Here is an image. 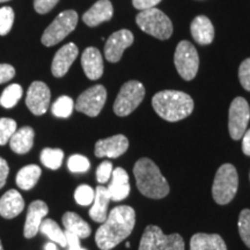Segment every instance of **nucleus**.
<instances>
[{"label": "nucleus", "instance_id": "nucleus-15", "mask_svg": "<svg viewBox=\"0 0 250 250\" xmlns=\"http://www.w3.org/2000/svg\"><path fill=\"white\" fill-rule=\"evenodd\" d=\"M79 50L74 43H67L56 52L51 65V72L56 78H62L67 73L71 65L76 61Z\"/></svg>", "mask_w": 250, "mask_h": 250}, {"label": "nucleus", "instance_id": "nucleus-16", "mask_svg": "<svg viewBox=\"0 0 250 250\" xmlns=\"http://www.w3.org/2000/svg\"><path fill=\"white\" fill-rule=\"evenodd\" d=\"M49 213V208L43 201H34L28 208L23 234L26 239H33L40 232L43 218Z\"/></svg>", "mask_w": 250, "mask_h": 250}, {"label": "nucleus", "instance_id": "nucleus-35", "mask_svg": "<svg viewBox=\"0 0 250 250\" xmlns=\"http://www.w3.org/2000/svg\"><path fill=\"white\" fill-rule=\"evenodd\" d=\"M67 167L72 173H86L89 169L90 164L86 156L80 154L71 155L67 161Z\"/></svg>", "mask_w": 250, "mask_h": 250}, {"label": "nucleus", "instance_id": "nucleus-43", "mask_svg": "<svg viewBox=\"0 0 250 250\" xmlns=\"http://www.w3.org/2000/svg\"><path fill=\"white\" fill-rule=\"evenodd\" d=\"M242 152L250 156V129L247 130L242 136Z\"/></svg>", "mask_w": 250, "mask_h": 250}, {"label": "nucleus", "instance_id": "nucleus-20", "mask_svg": "<svg viewBox=\"0 0 250 250\" xmlns=\"http://www.w3.org/2000/svg\"><path fill=\"white\" fill-rule=\"evenodd\" d=\"M24 208V201L20 192L12 189L5 192L0 198V215L5 219L18 217Z\"/></svg>", "mask_w": 250, "mask_h": 250}, {"label": "nucleus", "instance_id": "nucleus-27", "mask_svg": "<svg viewBox=\"0 0 250 250\" xmlns=\"http://www.w3.org/2000/svg\"><path fill=\"white\" fill-rule=\"evenodd\" d=\"M40 232L44 234L52 242L57 243V245L62 247V248L67 247V240L65 232H62V228L52 219H46V220L42 221V224L40 226Z\"/></svg>", "mask_w": 250, "mask_h": 250}, {"label": "nucleus", "instance_id": "nucleus-41", "mask_svg": "<svg viewBox=\"0 0 250 250\" xmlns=\"http://www.w3.org/2000/svg\"><path fill=\"white\" fill-rule=\"evenodd\" d=\"M65 235H66L68 250H86L80 246V239L77 235H74V234L70 232H66V230H65Z\"/></svg>", "mask_w": 250, "mask_h": 250}, {"label": "nucleus", "instance_id": "nucleus-8", "mask_svg": "<svg viewBox=\"0 0 250 250\" xmlns=\"http://www.w3.org/2000/svg\"><path fill=\"white\" fill-rule=\"evenodd\" d=\"M78 24V13L73 9L62 12L42 35V43L45 46H54L62 42L68 34L76 29Z\"/></svg>", "mask_w": 250, "mask_h": 250}, {"label": "nucleus", "instance_id": "nucleus-17", "mask_svg": "<svg viewBox=\"0 0 250 250\" xmlns=\"http://www.w3.org/2000/svg\"><path fill=\"white\" fill-rule=\"evenodd\" d=\"M110 199L114 202H121L130 195L129 175L123 168H116L112 170L111 182L107 188Z\"/></svg>", "mask_w": 250, "mask_h": 250}, {"label": "nucleus", "instance_id": "nucleus-36", "mask_svg": "<svg viewBox=\"0 0 250 250\" xmlns=\"http://www.w3.org/2000/svg\"><path fill=\"white\" fill-rule=\"evenodd\" d=\"M112 164L110 161H103L96 169V180L99 183L104 184L111 179L112 174Z\"/></svg>", "mask_w": 250, "mask_h": 250}, {"label": "nucleus", "instance_id": "nucleus-12", "mask_svg": "<svg viewBox=\"0 0 250 250\" xmlns=\"http://www.w3.org/2000/svg\"><path fill=\"white\" fill-rule=\"evenodd\" d=\"M50 93L49 87L42 81H34L28 89L26 104L29 110L36 116L45 114L50 104Z\"/></svg>", "mask_w": 250, "mask_h": 250}, {"label": "nucleus", "instance_id": "nucleus-14", "mask_svg": "<svg viewBox=\"0 0 250 250\" xmlns=\"http://www.w3.org/2000/svg\"><path fill=\"white\" fill-rule=\"evenodd\" d=\"M129 148V140L123 134L101 139L95 144V155L98 158L116 159L123 155Z\"/></svg>", "mask_w": 250, "mask_h": 250}, {"label": "nucleus", "instance_id": "nucleus-18", "mask_svg": "<svg viewBox=\"0 0 250 250\" xmlns=\"http://www.w3.org/2000/svg\"><path fill=\"white\" fill-rule=\"evenodd\" d=\"M81 66L88 79H100L103 74V59L101 52L93 46L87 48L81 56Z\"/></svg>", "mask_w": 250, "mask_h": 250}, {"label": "nucleus", "instance_id": "nucleus-11", "mask_svg": "<svg viewBox=\"0 0 250 250\" xmlns=\"http://www.w3.org/2000/svg\"><path fill=\"white\" fill-rule=\"evenodd\" d=\"M107 100V89L102 85H95L81 93L74 108L89 117H96L104 107Z\"/></svg>", "mask_w": 250, "mask_h": 250}, {"label": "nucleus", "instance_id": "nucleus-32", "mask_svg": "<svg viewBox=\"0 0 250 250\" xmlns=\"http://www.w3.org/2000/svg\"><path fill=\"white\" fill-rule=\"evenodd\" d=\"M14 11L12 7L5 6L0 8V36H5L11 31L14 22Z\"/></svg>", "mask_w": 250, "mask_h": 250}, {"label": "nucleus", "instance_id": "nucleus-45", "mask_svg": "<svg viewBox=\"0 0 250 250\" xmlns=\"http://www.w3.org/2000/svg\"><path fill=\"white\" fill-rule=\"evenodd\" d=\"M0 250H4V248H2V245H1V240H0Z\"/></svg>", "mask_w": 250, "mask_h": 250}, {"label": "nucleus", "instance_id": "nucleus-9", "mask_svg": "<svg viewBox=\"0 0 250 250\" xmlns=\"http://www.w3.org/2000/svg\"><path fill=\"white\" fill-rule=\"evenodd\" d=\"M175 67L184 80H192L199 67V57L197 50L189 41L180 42L175 50Z\"/></svg>", "mask_w": 250, "mask_h": 250}, {"label": "nucleus", "instance_id": "nucleus-23", "mask_svg": "<svg viewBox=\"0 0 250 250\" xmlns=\"http://www.w3.org/2000/svg\"><path fill=\"white\" fill-rule=\"evenodd\" d=\"M35 131L30 126H23L14 132L9 139V147L17 154H26L33 148Z\"/></svg>", "mask_w": 250, "mask_h": 250}, {"label": "nucleus", "instance_id": "nucleus-31", "mask_svg": "<svg viewBox=\"0 0 250 250\" xmlns=\"http://www.w3.org/2000/svg\"><path fill=\"white\" fill-rule=\"evenodd\" d=\"M17 130L18 125L14 120H12V118H0V145H6Z\"/></svg>", "mask_w": 250, "mask_h": 250}, {"label": "nucleus", "instance_id": "nucleus-44", "mask_svg": "<svg viewBox=\"0 0 250 250\" xmlns=\"http://www.w3.org/2000/svg\"><path fill=\"white\" fill-rule=\"evenodd\" d=\"M44 250H58L55 242H49L44 246Z\"/></svg>", "mask_w": 250, "mask_h": 250}, {"label": "nucleus", "instance_id": "nucleus-42", "mask_svg": "<svg viewBox=\"0 0 250 250\" xmlns=\"http://www.w3.org/2000/svg\"><path fill=\"white\" fill-rule=\"evenodd\" d=\"M8 174H9V167H8L7 161L0 156V189L4 188V186L6 184Z\"/></svg>", "mask_w": 250, "mask_h": 250}, {"label": "nucleus", "instance_id": "nucleus-39", "mask_svg": "<svg viewBox=\"0 0 250 250\" xmlns=\"http://www.w3.org/2000/svg\"><path fill=\"white\" fill-rule=\"evenodd\" d=\"M15 76V68L9 64H0V85L12 80Z\"/></svg>", "mask_w": 250, "mask_h": 250}, {"label": "nucleus", "instance_id": "nucleus-4", "mask_svg": "<svg viewBox=\"0 0 250 250\" xmlns=\"http://www.w3.org/2000/svg\"><path fill=\"white\" fill-rule=\"evenodd\" d=\"M239 188V175L230 164L219 167L212 186V197L219 205H226L233 201Z\"/></svg>", "mask_w": 250, "mask_h": 250}, {"label": "nucleus", "instance_id": "nucleus-1", "mask_svg": "<svg viewBox=\"0 0 250 250\" xmlns=\"http://www.w3.org/2000/svg\"><path fill=\"white\" fill-rule=\"evenodd\" d=\"M136 212L131 206L120 205L108 213L95 234V242L101 250H111L132 233Z\"/></svg>", "mask_w": 250, "mask_h": 250}, {"label": "nucleus", "instance_id": "nucleus-22", "mask_svg": "<svg viewBox=\"0 0 250 250\" xmlns=\"http://www.w3.org/2000/svg\"><path fill=\"white\" fill-rule=\"evenodd\" d=\"M190 30H191L193 40L201 45L210 44L214 39L213 24H212L210 19L204 17V15L193 19Z\"/></svg>", "mask_w": 250, "mask_h": 250}, {"label": "nucleus", "instance_id": "nucleus-6", "mask_svg": "<svg viewBox=\"0 0 250 250\" xmlns=\"http://www.w3.org/2000/svg\"><path fill=\"white\" fill-rule=\"evenodd\" d=\"M183 237L174 233L165 235L160 227L149 225L145 228L140 239L139 250H184Z\"/></svg>", "mask_w": 250, "mask_h": 250}, {"label": "nucleus", "instance_id": "nucleus-29", "mask_svg": "<svg viewBox=\"0 0 250 250\" xmlns=\"http://www.w3.org/2000/svg\"><path fill=\"white\" fill-rule=\"evenodd\" d=\"M64 159V152L59 148H44L41 152V162L49 169L56 170L61 168Z\"/></svg>", "mask_w": 250, "mask_h": 250}, {"label": "nucleus", "instance_id": "nucleus-47", "mask_svg": "<svg viewBox=\"0 0 250 250\" xmlns=\"http://www.w3.org/2000/svg\"><path fill=\"white\" fill-rule=\"evenodd\" d=\"M5 1H8V0H0V2H5Z\"/></svg>", "mask_w": 250, "mask_h": 250}, {"label": "nucleus", "instance_id": "nucleus-34", "mask_svg": "<svg viewBox=\"0 0 250 250\" xmlns=\"http://www.w3.org/2000/svg\"><path fill=\"white\" fill-rule=\"evenodd\" d=\"M95 191L87 184H81L74 191V199L81 206H88L93 203Z\"/></svg>", "mask_w": 250, "mask_h": 250}, {"label": "nucleus", "instance_id": "nucleus-28", "mask_svg": "<svg viewBox=\"0 0 250 250\" xmlns=\"http://www.w3.org/2000/svg\"><path fill=\"white\" fill-rule=\"evenodd\" d=\"M23 89L22 87L18 83H12L8 87H6L0 96V105L6 109H11L17 105L19 100L22 96Z\"/></svg>", "mask_w": 250, "mask_h": 250}, {"label": "nucleus", "instance_id": "nucleus-26", "mask_svg": "<svg viewBox=\"0 0 250 250\" xmlns=\"http://www.w3.org/2000/svg\"><path fill=\"white\" fill-rule=\"evenodd\" d=\"M42 170L39 166L28 165L21 168L17 174V184L22 190H30L39 182Z\"/></svg>", "mask_w": 250, "mask_h": 250}, {"label": "nucleus", "instance_id": "nucleus-7", "mask_svg": "<svg viewBox=\"0 0 250 250\" xmlns=\"http://www.w3.org/2000/svg\"><path fill=\"white\" fill-rule=\"evenodd\" d=\"M145 98V87L137 80H130L121 87L114 103V111L117 116L124 117L136 110Z\"/></svg>", "mask_w": 250, "mask_h": 250}, {"label": "nucleus", "instance_id": "nucleus-46", "mask_svg": "<svg viewBox=\"0 0 250 250\" xmlns=\"http://www.w3.org/2000/svg\"><path fill=\"white\" fill-rule=\"evenodd\" d=\"M125 246H126V248H130V243L129 242H126V245H125Z\"/></svg>", "mask_w": 250, "mask_h": 250}, {"label": "nucleus", "instance_id": "nucleus-40", "mask_svg": "<svg viewBox=\"0 0 250 250\" xmlns=\"http://www.w3.org/2000/svg\"><path fill=\"white\" fill-rule=\"evenodd\" d=\"M161 0H132V4L134 8L139 9V11H145L155 7L156 5L160 4Z\"/></svg>", "mask_w": 250, "mask_h": 250}, {"label": "nucleus", "instance_id": "nucleus-38", "mask_svg": "<svg viewBox=\"0 0 250 250\" xmlns=\"http://www.w3.org/2000/svg\"><path fill=\"white\" fill-rule=\"evenodd\" d=\"M59 0H34V8L37 13L46 14L58 4Z\"/></svg>", "mask_w": 250, "mask_h": 250}, {"label": "nucleus", "instance_id": "nucleus-37", "mask_svg": "<svg viewBox=\"0 0 250 250\" xmlns=\"http://www.w3.org/2000/svg\"><path fill=\"white\" fill-rule=\"evenodd\" d=\"M239 79L243 88L250 92V58H247L240 65Z\"/></svg>", "mask_w": 250, "mask_h": 250}, {"label": "nucleus", "instance_id": "nucleus-3", "mask_svg": "<svg viewBox=\"0 0 250 250\" xmlns=\"http://www.w3.org/2000/svg\"><path fill=\"white\" fill-rule=\"evenodd\" d=\"M152 105L156 114L165 121L179 122L191 115L193 100L179 90H162L153 96Z\"/></svg>", "mask_w": 250, "mask_h": 250}, {"label": "nucleus", "instance_id": "nucleus-21", "mask_svg": "<svg viewBox=\"0 0 250 250\" xmlns=\"http://www.w3.org/2000/svg\"><path fill=\"white\" fill-rule=\"evenodd\" d=\"M110 201L107 188L99 186L95 189V196H94L93 205L89 210V217L96 223H104L108 217V206Z\"/></svg>", "mask_w": 250, "mask_h": 250}, {"label": "nucleus", "instance_id": "nucleus-30", "mask_svg": "<svg viewBox=\"0 0 250 250\" xmlns=\"http://www.w3.org/2000/svg\"><path fill=\"white\" fill-rule=\"evenodd\" d=\"M73 109H74L73 100H72L70 96L62 95L61 98L56 100L54 104H52L51 111L56 117L67 118L72 115Z\"/></svg>", "mask_w": 250, "mask_h": 250}, {"label": "nucleus", "instance_id": "nucleus-5", "mask_svg": "<svg viewBox=\"0 0 250 250\" xmlns=\"http://www.w3.org/2000/svg\"><path fill=\"white\" fill-rule=\"evenodd\" d=\"M136 22L146 34L159 40H168L173 34V23L164 12L158 8H149L140 11L137 15Z\"/></svg>", "mask_w": 250, "mask_h": 250}, {"label": "nucleus", "instance_id": "nucleus-13", "mask_svg": "<svg viewBox=\"0 0 250 250\" xmlns=\"http://www.w3.org/2000/svg\"><path fill=\"white\" fill-rule=\"evenodd\" d=\"M133 40V34L127 29H122L111 34L104 45L105 59L110 62H120L125 49L132 45Z\"/></svg>", "mask_w": 250, "mask_h": 250}, {"label": "nucleus", "instance_id": "nucleus-2", "mask_svg": "<svg viewBox=\"0 0 250 250\" xmlns=\"http://www.w3.org/2000/svg\"><path fill=\"white\" fill-rule=\"evenodd\" d=\"M133 174L137 188L147 198L161 199L169 193V184L151 159H139L133 167Z\"/></svg>", "mask_w": 250, "mask_h": 250}, {"label": "nucleus", "instance_id": "nucleus-25", "mask_svg": "<svg viewBox=\"0 0 250 250\" xmlns=\"http://www.w3.org/2000/svg\"><path fill=\"white\" fill-rule=\"evenodd\" d=\"M62 225L66 232L74 234L79 239H86L92 233L89 225L74 212H66L62 215Z\"/></svg>", "mask_w": 250, "mask_h": 250}, {"label": "nucleus", "instance_id": "nucleus-24", "mask_svg": "<svg viewBox=\"0 0 250 250\" xmlns=\"http://www.w3.org/2000/svg\"><path fill=\"white\" fill-rule=\"evenodd\" d=\"M190 250H227V247L219 234L197 233L190 240Z\"/></svg>", "mask_w": 250, "mask_h": 250}, {"label": "nucleus", "instance_id": "nucleus-33", "mask_svg": "<svg viewBox=\"0 0 250 250\" xmlns=\"http://www.w3.org/2000/svg\"><path fill=\"white\" fill-rule=\"evenodd\" d=\"M239 233L245 245L250 248V210H242L239 217Z\"/></svg>", "mask_w": 250, "mask_h": 250}, {"label": "nucleus", "instance_id": "nucleus-19", "mask_svg": "<svg viewBox=\"0 0 250 250\" xmlns=\"http://www.w3.org/2000/svg\"><path fill=\"white\" fill-rule=\"evenodd\" d=\"M114 14L112 4L109 0H99L83 14V20L88 27H96L109 21Z\"/></svg>", "mask_w": 250, "mask_h": 250}, {"label": "nucleus", "instance_id": "nucleus-10", "mask_svg": "<svg viewBox=\"0 0 250 250\" xmlns=\"http://www.w3.org/2000/svg\"><path fill=\"white\" fill-rule=\"evenodd\" d=\"M250 120V108L246 99L235 98L230 103L228 116V130L234 140H239L247 131Z\"/></svg>", "mask_w": 250, "mask_h": 250}]
</instances>
